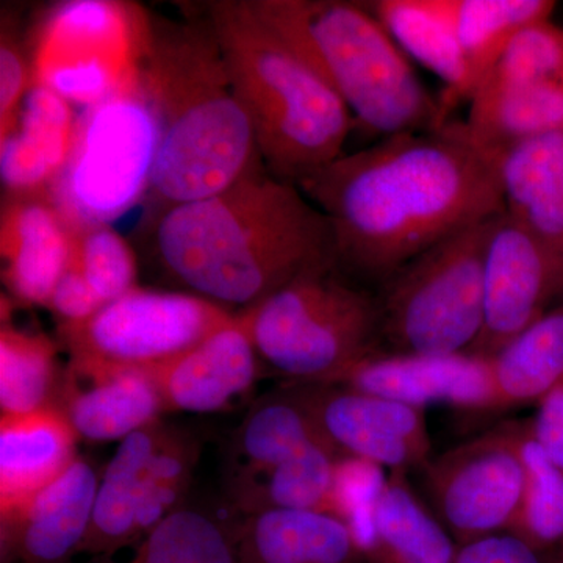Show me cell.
I'll list each match as a JSON object with an SVG mask.
<instances>
[{
    "label": "cell",
    "mask_w": 563,
    "mask_h": 563,
    "mask_svg": "<svg viewBox=\"0 0 563 563\" xmlns=\"http://www.w3.org/2000/svg\"><path fill=\"white\" fill-rule=\"evenodd\" d=\"M298 188L331 222L340 268L379 285L446 236L506 211L498 152L461 121L343 154Z\"/></svg>",
    "instance_id": "cell-1"
},
{
    "label": "cell",
    "mask_w": 563,
    "mask_h": 563,
    "mask_svg": "<svg viewBox=\"0 0 563 563\" xmlns=\"http://www.w3.org/2000/svg\"><path fill=\"white\" fill-rule=\"evenodd\" d=\"M141 233L169 280L235 313L336 261L325 214L266 169L210 198L158 211L141 222Z\"/></svg>",
    "instance_id": "cell-2"
},
{
    "label": "cell",
    "mask_w": 563,
    "mask_h": 563,
    "mask_svg": "<svg viewBox=\"0 0 563 563\" xmlns=\"http://www.w3.org/2000/svg\"><path fill=\"white\" fill-rule=\"evenodd\" d=\"M191 10L181 21L151 18L141 79L161 141L144 196L146 218L266 169L213 29L201 7Z\"/></svg>",
    "instance_id": "cell-3"
},
{
    "label": "cell",
    "mask_w": 563,
    "mask_h": 563,
    "mask_svg": "<svg viewBox=\"0 0 563 563\" xmlns=\"http://www.w3.org/2000/svg\"><path fill=\"white\" fill-rule=\"evenodd\" d=\"M209 20L266 172L299 185L344 154L350 110L250 0H209Z\"/></svg>",
    "instance_id": "cell-4"
},
{
    "label": "cell",
    "mask_w": 563,
    "mask_h": 563,
    "mask_svg": "<svg viewBox=\"0 0 563 563\" xmlns=\"http://www.w3.org/2000/svg\"><path fill=\"white\" fill-rule=\"evenodd\" d=\"M252 9L321 77L354 124L383 140L446 124L440 98L365 2L250 0Z\"/></svg>",
    "instance_id": "cell-5"
},
{
    "label": "cell",
    "mask_w": 563,
    "mask_h": 563,
    "mask_svg": "<svg viewBox=\"0 0 563 563\" xmlns=\"http://www.w3.org/2000/svg\"><path fill=\"white\" fill-rule=\"evenodd\" d=\"M240 313L262 362L296 383L331 384L384 351L376 292L336 261L302 273Z\"/></svg>",
    "instance_id": "cell-6"
},
{
    "label": "cell",
    "mask_w": 563,
    "mask_h": 563,
    "mask_svg": "<svg viewBox=\"0 0 563 563\" xmlns=\"http://www.w3.org/2000/svg\"><path fill=\"white\" fill-rule=\"evenodd\" d=\"M498 217L446 236L379 285L385 352L451 355L473 350L484 328L485 255Z\"/></svg>",
    "instance_id": "cell-7"
},
{
    "label": "cell",
    "mask_w": 563,
    "mask_h": 563,
    "mask_svg": "<svg viewBox=\"0 0 563 563\" xmlns=\"http://www.w3.org/2000/svg\"><path fill=\"white\" fill-rule=\"evenodd\" d=\"M161 124L143 79L79 111L76 139L49 198L69 228L111 224L143 201Z\"/></svg>",
    "instance_id": "cell-8"
},
{
    "label": "cell",
    "mask_w": 563,
    "mask_h": 563,
    "mask_svg": "<svg viewBox=\"0 0 563 563\" xmlns=\"http://www.w3.org/2000/svg\"><path fill=\"white\" fill-rule=\"evenodd\" d=\"M151 18L143 7L118 0L55 3L29 41L32 84L80 109L125 90L140 79Z\"/></svg>",
    "instance_id": "cell-9"
},
{
    "label": "cell",
    "mask_w": 563,
    "mask_h": 563,
    "mask_svg": "<svg viewBox=\"0 0 563 563\" xmlns=\"http://www.w3.org/2000/svg\"><path fill=\"white\" fill-rule=\"evenodd\" d=\"M235 312L188 291L135 288L74 325H58L69 355L152 368L190 351Z\"/></svg>",
    "instance_id": "cell-10"
},
{
    "label": "cell",
    "mask_w": 563,
    "mask_h": 563,
    "mask_svg": "<svg viewBox=\"0 0 563 563\" xmlns=\"http://www.w3.org/2000/svg\"><path fill=\"white\" fill-rule=\"evenodd\" d=\"M421 472L437 518L457 544L512 528L525 466L510 422L432 457Z\"/></svg>",
    "instance_id": "cell-11"
},
{
    "label": "cell",
    "mask_w": 563,
    "mask_h": 563,
    "mask_svg": "<svg viewBox=\"0 0 563 563\" xmlns=\"http://www.w3.org/2000/svg\"><path fill=\"white\" fill-rule=\"evenodd\" d=\"M329 443L351 462L421 470L431 462L432 440L424 409L340 384L298 383Z\"/></svg>",
    "instance_id": "cell-12"
},
{
    "label": "cell",
    "mask_w": 563,
    "mask_h": 563,
    "mask_svg": "<svg viewBox=\"0 0 563 563\" xmlns=\"http://www.w3.org/2000/svg\"><path fill=\"white\" fill-rule=\"evenodd\" d=\"M561 302V266L504 211L493 222L485 255L484 328L468 354L495 357Z\"/></svg>",
    "instance_id": "cell-13"
},
{
    "label": "cell",
    "mask_w": 563,
    "mask_h": 563,
    "mask_svg": "<svg viewBox=\"0 0 563 563\" xmlns=\"http://www.w3.org/2000/svg\"><path fill=\"white\" fill-rule=\"evenodd\" d=\"M331 384L426 407L444 404L468 412L503 410L492 358L474 354L415 355L379 352Z\"/></svg>",
    "instance_id": "cell-14"
},
{
    "label": "cell",
    "mask_w": 563,
    "mask_h": 563,
    "mask_svg": "<svg viewBox=\"0 0 563 563\" xmlns=\"http://www.w3.org/2000/svg\"><path fill=\"white\" fill-rule=\"evenodd\" d=\"M262 363L250 325L236 312L190 351L147 369L166 412L218 413L251 395Z\"/></svg>",
    "instance_id": "cell-15"
},
{
    "label": "cell",
    "mask_w": 563,
    "mask_h": 563,
    "mask_svg": "<svg viewBox=\"0 0 563 563\" xmlns=\"http://www.w3.org/2000/svg\"><path fill=\"white\" fill-rule=\"evenodd\" d=\"M57 409L88 442H121L166 412L150 369L79 355H69Z\"/></svg>",
    "instance_id": "cell-16"
},
{
    "label": "cell",
    "mask_w": 563,
    "mask_h": 563,
    "mask_svg": "<svg viewBox=\"0 0 563 563\" xmlns=\"http://www.w3.org/2000/svg\"><path fill=\"white\" fill-rule=\"evenodd\" d=\"M98 472L81 457L16 510L0 517L3 563H69L90 528Z\"/></svg>",
    "instance_id": "cell-17"
},
{
    "label": "cell",
    "mask_w": 563,
    "mask_h": 563,
    "mask_svg": "<svg viewBox=\"0 0 563 563\" xmlns=\"http://www.w3.org/2000/svg\"><path fill=\"white\" fill-rule=\"evenodd\" d=\"M73 242V229L49 195L2 196V280L18 303L47 306L69 266Z\"/></svg>",
    "instance_id": "cell-18"
},
{
    "label": "cell",
    "mask_w": 563,
    "mask_h": 563,
    "mask_svg": "<svg viewBox=\"0 0 563 563\" xmlns=\"http://www.w3.org/2000/svg\"><path fill=\"white\" fill-rule=\"evenodd\" d=\"M172 426L162 420L121 440L99 483L95 509L79 555L102 559L136 547L147 536L144 526L155 463Z\"/></svg>",
    "instance_id": "cell-19"
},
{
    "label": "cell",
    "mask_w": 563,
    "mask_h": 563,
    "mask_svg": "<svg viewBox=\"0 0 563 563\" xmlns=\"http://www.w3.org/2000/svg\"><path fill=\"white\" fill-rule=\"evenodd\" d=\"M77 118L73 103L32 84L16 124L0 140L3 196L49 195L73 151Z\"/></svg>",
    "instance_id": "cell-20"
},
{
    "label": "cell",
    "mask_w": 563,
    "mask_h": 563,
    "mask_svg": "<svg viewBox=\"0 0 563 563\" xmlns=\"http://www.w3.org/2000/svg\"><path fill=\"white\" fill-rule=\"evenodd\" d=\"M366 563H453L459 544L424 506L406 472H391L354 526Z\"/></svg>",
    "instance_id": "cell-21"
},
{
    "label": "cell",
    "mask_w": 563,
    "mask_h": 563,
    "mask_svg": "<svg viewBox=\"0 0 563 563\" xmlns=\"http://www.w3.org/2000/svg\"><path fill=\"white\" fill-rule=\"evenodd\" d=\"M239 563H366L342 518L307 510L247 515L233 528Z\"/></svg>",
    "instance_id": "cell-22"
},
{
    "label": "cell",
    "mask_w": 563,
    "mask_h": 563,
    "mask_svg": "<svg viewBox=\"0 0 563 563\" xmlns=\"http://www.w3.org/2000/svg\"><path fill=\"white\" fill-rule=\"evenodd\" d=\"M79 435L57 409L0 417V517L16 510L73 465Z\"/></svg>",
    "instance_id": "cell-23"
},
{
    "label": "cell",
    "mask_w": 563,
    "mask_h": 563,
    "mask_svg": "<svg viewBox=\"0 0 563 563\" xmlns=\"http://www.w3.org/2000/svg\"><path fill=\"white\" fill-rule=\"evenodd\" d=\"M504 206L563 272V133L498 152Z\"/></svg>",
    "instance_id": "cell-24"
},
{
    "label": "cell",
    "mask_w": 563,
    "mask_h": 563,
    "mask_svg": "<svg viewBox=\"0 0 563 563\" xmlns=\"http://www.w3.org/2000/svg\"><path fill=\"white\" fill-rule=\"evenodd\" d=\"M347 459L331 450H314L269 468L232 474L229 495L247 517L266 510L331 514L350 525L343 468Z\"/></svg>",
    "instance_id": "cell-25"
},
{
    "label": "cell",
    "mask_w": 563,
    "mask_h": 563,
    "mask_svg": "<svg viewBox=\"0 0 563 563\" xmlns=\"http://www.w3.org/2000/svg\"><path fill=\"white\" fill-rule=\"evenodd\" d=\"M365 5L410 60L420 63L442 80L444 95L440 103L444 118L451 121L454 106L472 101L476 88L439 0H373Z\"/></svg>",
    "instance_id": "cell-26"
},
{
    "label": "cell",
    "mask_w": 563,
    "mask_h": 563,
    "mask_svg": "<svg viewBox=\"0 0 563 563\" xmlns=\"http://www.w3.org/2000/svg\"><path fill=\"white\" fill-rule=\"evenodd\" d=\"M314 450L339 453L295 385L265 396L247 412L233 435L231 476L269 468Z\"/></svg>",
    "instance_id": "cell-27"
},
{
    "label": "cell",
    "mask_w": 563,
    "mask_h": 563,
    "mask_svg": "<svg viewBox=\"0 0 563 563\" xmlns=\"http://www.w3.org/2000/svg\"><path fill=\"white\" fill-rule=\"evenodd\" d=\"M463 124L476 143L493 152L563 133V80L476 92Z\"/></svg>",
    "instance_id": "cell-28"
},
{
    "label": "cell",
    "mask_w": 563,
    "mask_h": 563,
    "mask_svg": "<svg viewBox=\"0 0 563 563\" xmlns=\"http://www.w3.org/2000/svg\"><path fill=\"white\" fill-rule=\"evenodd\" d=\"M439 7L457 36L477 90L515 36L529 25L553 20L558 3L551 0H439Z\"/></svg>",
    "instance_id": "cell-29"
},
{
    "label": "cell",
    "mask_w": 563,
    "mask_h": 563,
    "mask_svg": "<svg viewBox=\"0 0 563 563\" xmlns=\"http://www.w3.org/2000/svg\"><path fill=\"white\" fill-rule=\"evenodd\" d=\"M503 409L539 404L563 384V302L492 358Z\"/></svg>",
    "instance_id": "cell-30"
},
{
    "label": "cell",
    "mask_w": 563,
    "mask_h": 563,
    "mask_svg": "<svg viewBox=\"0 0 563 563\" xmlns=\"http://www.w3.org/2000/svg\"><path fill=\"white\" fill-rule=\"evenodd\" d=\"M63 373L57 343L38 332L2 321L0 329V412L24 415L57 407Z\"/></svg>",
    "instance_id": "cell-31"
},
{
    "label": "cell",
    "mask_w": 563,
    "mask_h": 563,
    "mask_svg": "<svg viewBox=\"0 0 563 563\" xmlns=\"http://www.w3.org/2000/svg\"><path fill=\"white\" fill-rule=\"evenodd\" d=\"M510 426L525 466V490L509 532L539 553L563 543V470L537 442L531 422L514 421Z\"/></svg>",
    "instance_id": "cell-32"
},
{
    "label": "cell",
    "mask_w": 563,
    "mask_h": 563,
    "mask_svg": "<svg viewBox=\"0 0 563 563\" xmlns=\"http://www.w3.org/2000/svg\"><path fill=\"white\" fill-rule=\"evenodd\" d=\"M239 563L233 528L202 510L181 507L147 533L124 562Z\"/></svg>",
    "instance_id": "cell-33"
},
{
    "label": "cell",
    "mask_w": 563,
    "mask_h": 563,
    "mask_svg": "<svg viewBox=\"0 0 563 563\" xmlns=\"http://www.w3.org/2000/svg\"><path fill=\"white\" fill-rule=\"evenodd\" d=\"M559 80H563V27L550 20L518 33L476 92L512 90Z\"/></svg>",
    "instance_id": "cell-34"
},
{
    "label": "cell",
    "mask_w": 563,
    "mask_h": 563,
    "mask_svg": "<svg viewBox=\"0 0 563 563\" xmlns=\"http://www.w3.org/2000/svg\"><path fill=\"white\" fill-rule=\"evenodd\" d=\"M70 262L80 269L103 303L139 288V263L132 244L111 224L73 231Z\"/></svg>",
    "instance_id": "cell-35"
},
{
    "label": "cell",
    "mask_w": 563,
    "mask_h": 563,
    "mask_svg": "<svg viewBox=\"0 0 563 563\" xmlns=\"http://www.w3.org/2000/svg\"><path fill=\"white\" fill-rule=\"evenodd\" d=\"M32 87L29 49L5 18L0 33V140L16 124L22 102Z\"/></svg>",
    "instance_id": "cell-36"
},
{
    "label": "cell",
    "mask_w": 563,
    "mask_h": 563,
    "mask_svg": "<svg viewBox=\"0 0 563 563\" xmlns=\"http://www.w3.org/2000/svg\"><path fill=\"white\" fill-rule=\"evenodd\" d=\"M106 306L80 269L69 262L68 268L52 292L46 309L57 318L58 325H74L90 320Z\"/></svg>",
    "instance_id": "cell-37"
},
{
    "label": "cell",
    "mask_w": 563,
    "mask_h": 563,
    "mask_svg": "<svg viewBox=\"0 0 563 563\" xmlns=\"http://www.w3.org/2000/svg\"><path fill=\"white\" fill-rule=\"evenodd\" d=\"M453 563H540L537 551L510 532L459 544Z\"/></svg>",
    "instance_id": "cell-38"
},
{
    "label": "cell",
    "mask_w": 563,
    "mask_h": 563,
    "mask_svg": "<svg viewBox=\"0 0 563 563\" xmlns=\"http://www.w3.org/2000/svg\"><path fill=\"white\" fill-rule=\"evenodd\" d=\"M537 406L536 417L529 420L533 437L551 461L563 470V384L548 393Z\"/></svg>",
    "instance_id": "cell-39"
},
{
    "label": "cell",
    "mask_w": 563,
    "mask_h": 563,
    "mask_svg": "<svg viewBox=\"0 0 563 563\" xmlns=\"http://www.w3.org/2000/svg\"><path fill=\"white\" fill-rule=\"evenodd\" d=\"M561 553H559L558 562L555 563H563V543L561 544Z\"/></svg>",
    "instance_id": "cell-40"
}]
</instances>
